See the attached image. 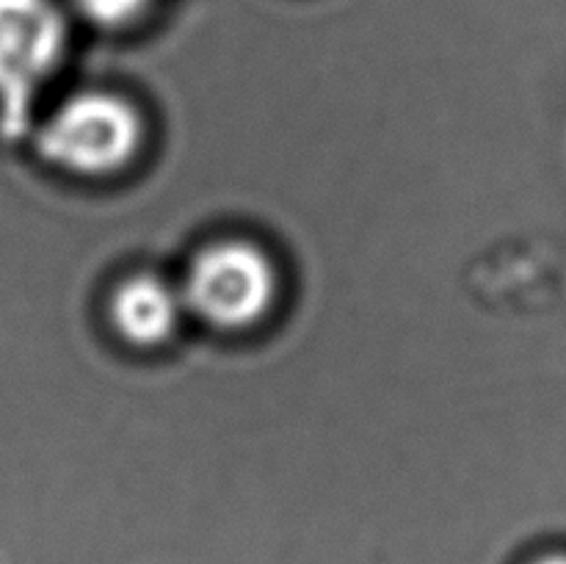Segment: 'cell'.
Here are the masks:
<instances>
[{"instance_id": "cell-3", "label": "cell", "mask_w": 566, "mask_h": 564, "mask_svg": "<svg viewBox=\"0 0 566 564\" xmlns=\"http://www.w3.org/2000/svg\"><path fill=\"white\" fill-rule=\"evenodd\" d=\"M276 274L265 252L247 241H221L197 254L182 302L219 330H243L274 302Z\"/></svg>"}, {"instance_id": "cell-2", "label": "cell", "mask_w": 566, "mask_h": 564, "mask_svg": "<svg viewBox=\"0 0 566 564\" xmlns=\"http://www.w3.org/2000/svg\"><path fill=\"white\" fill-rule=\"evenodd\" d=\"M66 25L50 0H0V130L25 133L31 100L64 50Z\"/></svg>"}, {"instance_id": "cell-5", "label": "cell", "mask_w": 566, "mask_h": 564, "mask_svg": "<svg viewBox=\"0 0 566 564\" xmlns=\"http://www.w3.org/2000/svg\"><path fill=\"white\" fill-rule=\"evenodd\" d=\"M75 3L97 25L116 28L142 14L149 0H75Z\"/></svg>"}, {"instance_id": "cell-4", "label": "cell", "mask_w": 566, "mask_h": 564, "mask_svg": "<svg viewBox=\"0 0 566 564\" xmlns=\"http://www.w3.org/2000/svg\"><path fill=\"white\" fill-rule=\"evenodd\" d=\"M182 296L153 274L127 280L111 302V318L119 335L136 346H155L166 341L180 324Z\"/></svg>"}, {"instance_id": "cell-1", "label": "cell", "mask_w": 566, "mask_h": 564, "mask_svg": "<svg viewBox=\"0 0 566 564\" xmlns=\"http://www.w3.org/2000/svg\"><path fill=\"white\" fill-rule=\"evenodd\" d=\"M142 144L136 108L114 94H77L42 125L36 149L44 160L75 175H108Z\"/></svg>"}, {"instance_id": "cell-6", "label": "cell", "mask_w": 566, "mask_h": 564, "mask_svg": "<svg viewBox=\"0 0 566 564\" xmlns=\"http://www.w3.org/2000/svg\"><path fill=\"white\" fill-rule=\"evenodd\" d=\"M536 564H566V556H547V558H542V562H536Z\"/></svg>"}]
</instances>
